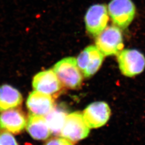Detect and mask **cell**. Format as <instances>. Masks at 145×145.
I'll return each instance as SVG.
<instances>
[{
	"instance_id": "6da1fadb",
	"label": "cell",
	"mask_w": 145,
	"mask_h": 145,
	"mask_svg": "<svg viewBox=\"0 0 145 145\" xmlns=\"http://www.w3.org/2000/svg\"><path fill=\"white\" fill-rule=\"evenodd\" d=\"M53 70L62 86L70 89H77L81 86L83 75L75 57L62 59L55 64Z\"/></svg>"
},
{
	"instance_id": "7a4b0ae2",
	"label": "cell",
	"mask_w": 145,
	"mask_h": 145,
	"mask_svg": "<svg viewBox=\"0 0 145 145\" xmlns=\"http://www.w3.org/2000/svg\"><path fill=\"white\" fill-rule=\"evenodd\" d=\"M95 44L104 56L117 55L124 47L121 31L115 25L108 26L96 37Z\"/></svg>"
},
{
	"instance_id": "3957f363",
	"label": "cell",
	"mask_w": 145,
	"mask_h": 145,
	"mask_svg": "<svg viewBox=\"0 0 145 145\" xmlns=\"http://www.w3.org/2000/svg\"><path fill=\"white\" fill-rule=\"evenodd\" d=\"M117 61L120 72L126 77H134L145 69V56L135 49L123 50L117 54Z\"/></svg>"
},
{
	"instance_id": "277c9868",
	"label": "cell",
	"mask_w": 145,
	"mask_h": 145,
	"mask_svg": "<svg viewBox=\"0 0 145 145\" xmlns=\"http://www.w3.org/2000/svg\"><path fill=\"white\" fill-rule=\"evenodd\" d=\"M108 10L114 25L122 29L130 25L136 13L135 7L132 0H111Z\"/></svg>"
},
{
	"instance_id": "5b68a950",
	"label": "cell",
	"mask_w": 145,
	"mask_h": 145,
	"mask_svg": "<svg viewBox=\"0 0 145 145\" xmlns=\"http://www.w3.org/2000/svg\"><path fill=\"white\" fill-rule=\"evenodd\" d=\"M90 129L84 121L82 113L74 112L67 115L60 135L72 142H77L86 138Z\"/></svg>"
},
{
	"instance_id": "8992f818",
	"label": "cell",
	"mask_w": 145,
	"mask_h": 145,
	"mask_svg": "<svg viewBox=\"0 0 145 145\" xmlns=\"http://www.w3.org/2000/svg\"><path fill=\"white\" fill-rule=\"evenodd\" d=\"M108 8L104 4L91 5L84 17L86 29L88 33L97 37L107 27L109 21Z\"/></svg>"
},
{
	"instance_id": "52a82bcc",
	"label": "cell",
	"mask_w": 145,
	"mask_h": 145,
	"mask_svg": "<svg viewBox=\"0 0 145 145\" xmlns=\"http://www.w3.org/2000/svg\"><path fill=\"white\" fill-rule=\"evenodd\" d=\"M104 56L96 46L85 48L76 59L78 67L84 77L90 78L99 70L103 61Z\"/></svg>"
},
{
	"instance_id": "ba28073f",
	"label": "cell",
	"mask_w": 145,
	"mask_h": 145,
	"mask_svg": "<svg viewBox=\"0 0 145 145\" xmlns=\"http://www.w3.org/2000/svg\"><path fill=\"white\" fill-rule=\"evenodd\" d=\"M111 109L105 102H96L89 104L84 110V121L90 129H97L105 124L111 116Z\"/></svg>"
},
{
	"instance_id": "9c48e42d",
	"label": "cell",
	"mask_w": 145,
	"mask_h": 145,
	"mask_svg": "<svg viewBox=\"0 0 145 145\" xmlns=\"http://www.w3.org/2000/svg\"><path fill=\"white\" fill-rule=\"evenodd\" d=\"M27 120L23 113L17 109H11L0 114V132L18 134L26 127Z\"/></svg>"
},
{
	"instance_id": "30bf717a",
	"label": "cell",
	"mask_w": 145,
	"mask_h": 145,
	"mask_svg": "<svg viewBox=\"0 0 145 145\" xmlns=\"http://www.w3.org/2000/svg\"><path fill=\"white\" fill-rule=\"evenodd\" d=\"M32 86L35 90L51 95L59 92L62 85L52 69L38 72L34 76Z\"/></svg>"
},
{
	"instance_id": "8fae6325",
	"label": "cell",
	"mask_w": 145,
	"mask_h": 145,
	"mask_svg": "<svg viewBox=\"0 0 145 145\" xmlns=\"http://www.w3.org/2000/svg\"><path fill=\"white\" fill-rule=\"evenodd\" d=\"M26 106L32 114L45 116L54 108V100L51 95L35 90L29 94Z\"/></svg>"
},
{
	"instance_id": "7c38bea8",
	"label": "cell",
	"mask_w": 145,
	"mask_h": 145,
	"mask_svg": "<svg viewBox=\"0 0 145 145\" xmlns=\"http://www.w3.org/2000/svg\"><path fill=\"white\" fill-rule=\"evenodd\" d=\"M26 129L35 140L47 139L52 134L44 116L30 114L27 120Z\"/></svg>"
},
{
	"instance_id": "4fadbf2b",
	"label": "cell",
	"mask_w": 145,
	"mask_h": 145,
	"mask_svg": "<svg viewBox=\"0 0 145 145\" xmlns=\"http://www.w3.org/2000/svg\"><path fill=\"white\" fill-rule=\"evenodd\" d=\"M23 97L19 91L8 84L0 87V112L20 106Z\"/></svg>"
},
{
	"instance_id": "5bb4252c",
	"label": "cell",
	"mask_w": 145,
	"mask_h": 145,
	"mask_svg": "<svg viewBox=\"0 0 145 145\" xmlns=\"http://www.w3.org/2000/svg\"><path fill=\"white\" fill-rule=\"evenodd\" d=\"M67 115L61 109L54 108L50 113L45 116L47 124L52 134L60 135Z\"/></svg>"
},
{
	"instance_id": "9a60e30c",
	"label": "cell",
	"mask_w": 145,
	"mask_h": 145,
	"mask_svg": "<svg viewBox=\"0 0 145 145\" xmlns=\"http://www.w3.org/2000/svg\"><path fill=\"white\" fill-rule=\"evenodd\" d=\"M0 145H18L14 137L9 132H0Z\"/></svg>"
},
{
	"instance_id": "2e32d148",
	"label": "cell",
	"mask_w": 145,
	"mask_h": 145,
	"mask_svg": "<svg viewBox=\"0 0 145 145\" xmlns=\"http://www.w3.org/2000/svg\"><path fill=\"white\" fill-rule=\"evenodd\" d=\"M45 145H74L72 141L64 138H54L48 140Z\"/></svg>"
}]
</instances>
